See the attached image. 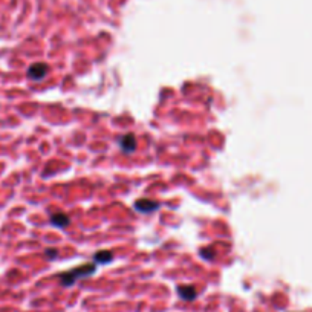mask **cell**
I'll return each instance as SVG.
<instances>
[{"instance_id": "1", "label": "cell", "mask_w": 312, "mask_h": 312, "mask_svg": "<svg viewBox=\"0 0 312 312\" xmlns=\"http://www.w3.org/2000/svg\"><path fill=\"white\" fill-rule=\"evenodd\" d=\"M96 266L95 265H84V266H78L75 269H71V271H66L60 276V281L63 286H71L74 285L78 279H83V277H87V276H92L95 272Z\"/></svg>"}, {"instance_id": "2", "label": "cell", "mask_w": 312, "mask_h": 312, "mask_svg": "<svg viewBox=\"0 0 312 312\" xmlns=\"http://www.w3.org/2000/svg\"><path fill=\"white\" fill-rule=\"evenodd\" d=\"M46 74H47V64H45V63H34L29 66V69H28V77L34 81L43 80Z\"/></svg>"}, {"instance_id": "3", "label": "cell", "mask_w": 312, "mask_h": 312, "mask_svg": "<svg viewBox=\"0 0 312 312\" xmlns=\"http://www.w3.org/2000/svg\"><path fill=\"white\" fill-rule=\"evenodd\" d=\"M120 145H121L123 152H125V153L135 152V149H136V138H135V135H124L123 138L120 140Z\"/></svg>"}, {"instance_id": "4", "label": "cell", "mask_w": 312, "mask_h": 312, "mask_svg": "<svg viewBox=\"0 0 312 312\" xmlns=\"http://www.w3.org/2000/svg\"><path fill=\"white\" fill-rule=\"evenodd\" d=\"M158 202L155 201H149V199H142V201H136L135 203V208L138 211H142V213H150V211H155L158 208Z\"/></svg>"}, {"instance_id": "5", "label": "cell", "mask_w": 312, "mask_h": 312, "mask_svg": "<svg viewBox=\"0 0 312 312\" xmlns=\"http://www.w3.org/2000/svg\"><path fill=\"white\" fill-rule=\"evenodd\" d=\"M178 294L184 300H193V298H196L198 292H196V289H194L193 286H179L178 288Z\"/></svg>"}, {"instance_id": "6", "label": "cell", "mask_w": 312, "mask_h": 312, "mask_svg": "<svg viewBox=\"0 0 312 312\" xmlns=\"http://www.w3.org/2000/svg\"><path fill=\"white\" fill-rule=\"evenodd\" d=\"M51 222L58 228H64V227L69 225V218H67L66 214H63V213H58V214H54V216L51 218Z\"/></svg>"}, {"instance_id": "7", "label": "cell", "mask_w": 312, "mask_h": 312, "mask_svg": "<svg viewBox=\"0 0 312 312\" xmlns=\"http://www.w3.org/2000/svg\"><path fill=\"white\" fill-rule=\"evenodd\" d=\"M112 259H113V256H112L110 251H100L98 254L95 256L96 263H107V262H110Z\"/></svg>"}, {"instance_id": "8", "label": "cell", "mask_w": 312, "mask_h": 312, "mask_svg": "<svg viewBox=\"0 0 312 312\" xmlns=\"http://www.w3.org/2000/svg\"><path fill=\"white\" fill-rule=\"evenodd\" d=\"M46 254L49 256L51 259H54V257L57 256V251H55V250H46Z\"/></svg>"}]
</instances>
